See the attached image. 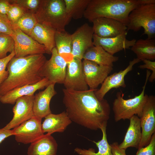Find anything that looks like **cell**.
<instances>
[{
    "instance_id": "obj_15",
    "label": "cell",
    "mask_w": 155,
    "mask_h": 155,
    "mask_svg": "<svg viewBox=\"0 0 155 155\" xmlns=\"http://www.w3.org/2000/svg\"><path fill=\"white\" fill-rule=\"evenodd\" d=\"M141 61L137 58H134L129 62L128 65L124 69L108 76L101 84L100 88L94 91L97 98L99 100H102L104 99L106 94L112 89L120 87L125 88L126 85L124 80L125 76L132 70L135 64Z\"/></svg>"
},
{
    "instance_id": "obj_33",
    "label": "cell",
    "mask_w": 155,
    "mask_h": 155,
    "mask_svg": "<svg viewBox=\"0 0 155 155\" xmlns=\"http://www.w3.org/2000/svg\"><path fill=\"white\" fill-rule=\"evenodd\" d=\"M14 51L5 57L0 59V87L7 78L9 73L6 70L7 66L11 60L15 57Z\"/></svg>"
},
{
    "instance_id": "obj_4",
    "label": "cell",
    "mask_w": 155,
    "mask_h": 155,
    "mask_svg": "<svg viewBox=\"0 0 155 155\" xmlns=\"http://www.w3.org/2000/svg\"><path fill=\"white\" fill-rule=\"evenodd\" d=\"M35 14L38 23L57 31L65 30L71 19L66 11L64 0H41Z\"/></svg>"
},
{
    "instance_id": "obj_28",
    "label": "cell",
    "mask_w": 155,
    "mask_h": 155,
    "mask_svg": "<svg viewBox=\"0 0 155 155\" xmlns=\"http://www.w3.org/2000/svg\"><path fill=\"white\" fill-rule=\"evenodd\" d=\"M90 0H64L66 11L72 19L82 18Z\"/></svg>"
},
{
    "instance_id": "obj_12",
    "label": "cell",
    "mask_w": 155,
    "mask_h": 155,
    "mask_svg": "<svg viewBox=\"0 0 155 155\" xmlns=\"http://www.w3.org/2000/svg\"><path fill=\"white\" fill-rule=\"evenodd\" d=\"M67 64L65 76L63 84L65 88L77 91L88 90L83 74L82 60L73 57Z\"/></svg>"
},
{
    "instance_id": "obj_9",
    "label": "cell",
    "mask_w": 155,
    "mask_h": 155,
    "mask_svg": "<svg viewBox=\"0 0 155 155\" xmlns=\"http://www.w3.org/2000/svg\"><path fill=\"white\" fill-rule=\"evenodd\" d=\"M51 57L47 60L42 71L43 78L51 83L63 84L65 79L67 63L58 53L56 47L52 49Z\"/></svg>"
},
{
    "instance_id": "obj_20",
    "label": "cell",
    "mask_w": 155,
    "mask_h": 155,
    "mask_svg": "<svg viewBox=\"0 0 155 155\" xmlns=\"http://www.w3.org/2000/svg\"><path fill=\"white\" fill-rule=\"evenodd\" d=\"M51 135L44 134L31 143L28 149V155H56L58 144Z\"/></svg>"
},
{
    "instance_id": "obj_19",
    "label": "cell",
    "mask_w": 155,
    "mask_h": 155,
    "mask_svg": "<svg viewBox=\"0 0 155 155\" xmlns=\"http://www.w3.org/2000/svg\"><path fill=\"white\" fill-rule=\"evenodd\" d=\"M51 83L47 78H44L35 84L23 86L8 92L1 96L0 101L3 104H14L19 98L34 95L36 91L44 89Z\"/></svg>"
},
{
    "instance_id": "obj_11",
    "label": "cell",
    "mask_w": 155,
    "mask_h": 155,
    "mask_svg": "<svg viewBox=\"0 0 155 155\" xmlns=\"http://www.w3.org/2000/svg\"><path fill=\"white\" fill-rule=\"evenodd\" d=\"M34 97V95L24 96L18 99L12 109V119L2 129H13L34 116L33 110Z\"/></svg>"
},
{
    "instance_id": "obj_18",
    "label": "cell",
    "mask_w": 155,
    "mask_h": 155,
    "mask_svg": "<svg viewBox=\"0 0 155 155\" xmlns=\"http://www.w3.org/2000/svg\"><path fill=\"white\" fill-rule=\"evenodd\" d=\"M55 84L51 83L45 90L34 95L33 110L35 116L42 119L51 113L50 106V101L57 94L55 88Z\"/></svg>"
},
{
    "instance_id": "obj_24",
    "label": "cell",
    "mask_w": 155,
    "mask_h": 155,
    "mask_svg": "<svg viewBox=\"0 0 155 155\" xmlns=\"http://www.w3.org/2000/svg\"><path fill=\"white\" fill-rule=\"evenodd\" d=\"M119 59L118 57L109 54L99 46H94L88 49L82 57V59L91 61L100 65L112 67L113 63Z\"/></svg>"
},
{
    "instance_id": "obj_3",
    "label": "cell",
    "mask_w": 155,
    "mask_h": 155,
    "mask_svg": "<svg viewBox=\"0 0 155 155\" xmlns=\"http://www.w3.org/2000/svg\"><path fill=\"white\" fill-rule=\"evenodd\" d=\"M155 3V0H90L83 17L90 22L100 17L113 19L127 26L133 9L140 4Z\"/></svg>"
},
{
    "instance_id": "obj_38",
    "label": "cell",
    "mask_w": 155,
    "mask_h": 155,
    "mask_svg": "<svg viewBox=\"0 0 155 155\" xmlns=\"http://www.w3.org/2000/svg\"><path fill=\"white\" fill-rule=\"evenodd\" d=\"M10 4L9 0H0V13L7 15Z\"/></svg>"
},
{
    "instance_id": "obj_6",
    "label": "cell",
    "mask_w": 155,
    "mask_h": 155,
    "mask_svg": "<svg viewBox=\"0 0 155 155\" xmlns=\"http://www.w3.org/2000/svg\"><path fill=\"white\" fill-rule=\"evenodd\" d=\"M129 20L127 32L129 30L137 32L143 28L144 32L142 35H146L147 39L155 37V3L139 5L130 13Z\"/></svg>"
},
{
    "instance_id": "obj_31",
    "label": "cell",
    "mask_w": 155,
    "mask_h": 155,
    "mask_svg": "<svg viewBox=\"0 0 155 155\" xmlns=\"http://www.w3.org/2000/svg\"><path fill=\"white\" fill-rule=\"evenodd\" d=\"M11 3L18 4L26 11L35 13L40 5L41 0H9Z\"/></svg>"
},
{
    "instance_id": "obj_36",
    "label": "cell",
    "mask_w": 155,
    "mask_h": 155,
    "mask_svg": "<svg viewBox=\"0 0 155 155\" xmlns=\"http://www.w3.org/2000/svg\"><path fill=\"white\" fill-rule=\"evenodd\" d=\"M144 64L140 65L138 67L142 69H147L152 71L149 77L148 80L151 82H153L155 79V61L149 60L145 59L143 61Z\"/></svg>"
},
{
    "instance_id": "obj_21",
    "label": "cell",
    "mask_w": 155,
    "mask_h": 155,
    "mask_svg": "<svg viewBox=\"0 0 155 155\" xmlns=\"http://www.w3.org/2000/svg\"><path fill=\"white\" fill-rule=\"evenodd\" d=\"M44 118L41 125L44 133H63L72 122L65 111L57 114L51 113Z\"/></svg>"
},
{
    "instance_id": "obj_2",
    "label": "cell",
    "mask_w": 155,
    "mask_h": 155,
    "mask_svg": "<svg viewBox=\"0 0 155 155\" xmlns=\"http://www.w3.org/2000/svg\"><path fill=\"white\" fill-rule=\"evenodd\" d=\"M47 61L43 54L14 57L8 63L7 78L0 87V96L23 86L35 84L43 78L42 71Z\"/></svg>"
},
{
    "instance_id": "obj_39",
    "label": "cell",
    "mask_w": 155,
    "mask_h": 155,
    "mask_svg": "<svg viewBox=\"0 0 155 155\" xmlns=\"http://www.w3.org/2000/svg\"><path fill=\"white\" fill-rule=\"evenodd\" d=\"M13 135L12 130H5L0 129V144L5 139Z\"/></svg>"
},
{
    "instance_id": "obj_1",
    "label": "cell",
    "mask_w": 155,
    "mask_h": 155,
    "mask_svg": "<svg viewBox=\"0 0 155 155\" xmlns=\"http://www.w3.org/2000/svg\"><path fill=\"white\" fill-rule=\"evenodd\" d=\"M96 90L63 89V103L72 121L94 130L107 125L111 111L107 100H100L97 98L94 92Z\"/></svg>"
},
{
    "instance_id": "obj_13",
    "label": "cell",
    "mask_w": 155,
    "mask_h": 155,
    "mask_svg": "<svg viewBox=\"0 0 155 155\" xmlns=\"http://www.w3.org/2000/svg\"><path fill=\"white\" fill-rule=\"evenodd\" d=\"M83 74L89 89L96 90L113 69V67L100 65L91 61H82Z\"/></svg>"
},
{
    "instance_id": "obj_17",
    "label": "cell",
    "mask_w": 155,
    "mask_h": 155,
    "mask_svg": "<svg viewBox=\"0 0 155 155\" xmlns=\"http://www.w3.org/2000/svg\"><path fill=\"white\" fill-rule=\"evenodd\" d=\"M94 34L102 38L116 36L127 31V26L115 19L100 17L92 22Z\"/></svg>"
},
{
    "instance_id": "obj_34",
    "label": "cell",
    "mask_w": 155,
    "mask_h": 155,
    "mask_svg": "<svg viewBox=\"0 0 155 155\" xmlns=\"http://www.w3.org/2000/svg\"><path fill=\"white\" fill-rule=\"evenodd\" d=\"M13 32L12 23L6 15L0 13V33L11 36Z\"/></svg>"
},
{
    "instance_id": "obj_7",
    "label": "cell",
    "mask_w": 155,
    "mask_h": 155,
    "mask_svg": "<svg viewBox=\"0 0 155 155\" xmlns=\"http://www.w3.org/2000/svg\"><path fill=\"white\" fill-rule=\"evenodd\" d=\"M12 28L13 32L11 36L14 42L15 57L46 53L44 46L24 33L13 24Z\"/></svg>"
},
{
    "instance_id": "obj_14",
    "label": "cell",
    "mask_w": 155,
    "mask_h": 155,
    "mask_svg": "<svg viewBox=\"0 0 155 155\" xmlns=\"http://www.w3.org/2000/svg\"><path fill=\"white\" fill-rule=\"evenodd\" d=\"M92 27L84 23L71 34L72 40V54L74 58L82 60L86 50L93 46Z\"/></svg>"
},
{
    "instance_id": "obj_25",
    "label": "cell",
    "mask_w": 155,
    "mask_h": 155,
    "mask_svg": "<svg viewBox=\"0 0 155 155\" xmlns=\"http://www.w3.org/2000/svg\"><path fill=\"white\" fill-rule=\"evenodd\" d=\"M55 47L59 55L68 63L73 57L72 54V40L71 34L65 30L56 31L55 34Z\"/></svg>"
},
{
    "instance_id": "obj_23",
    "label": "cell",
    "mask_w": 155,
    "mask_h": 155,
    "mask_svg": "<svg viewBox=\"0 0 155 155\" xmlns=\"http://www.w3.org/2000/svg\"><path fill=\"white\" fill-rule=\"evenodd\" d=\"M129 120V125L123 140L119 144L120 148L125 150L130 147L138 149L142 136L140 118L134 115Z\"/></svg>"
},
{
    "instance_id": "obj_8",
    "label": "cell",
    "mask_w": 155,
    "mask_h": 155,
    "mask_svg": "<svg viewBox=\"0 0 155 155\" xmlns=\"http://www.w3.org/2000/svg\"><path fill=\"white\" fill-rule=\"evenodd\" d=\"M140 120L142 136L138 149L148 145L152 135L155 133L154 96L148 95Z\"/></svg>"
},
{
    "instance_id": "obj_32",
    "label": "cell",
    "mask_w": 155,
    "mask_h": 155,
    "mask_svg": "<svg viewBox=\"0 0 155 155\" xmlns=\"http://www.w3.org/2000/svg\"><path fill=\"white\" fill-rule=\"evenodd\" d=\"M26 11L18 4L11 3L7 15L10 21L13 24L16 23Z\"/></svg>"
},
{
    "instance_id": "obj_10",
    "label": "cell",
    "mask_w": 155,
    "mask_h": 155,
    "mask_svg": "<svg viewBox=\"0 0 155 155\" xmlns=\"http://www.w3.org/2000/svg\"><path fill=\"white\" fill-rule=\"evenodd\" d=\"M42 119L34 116L12 129L17 142L31 144L43 135Z\"/></svg>"
},
{
    "instance_id": "obj_16",
    "label": "cell",
    "mask_w": 155,
    "mask_h": 155,
    "mask_svg": "<svg viewBox=\"0 0 155 155\" xmlns=\"http://www.w3.org/2000/svg\"><path fill=\"white\" fill-rule=\"evenodd\" d=\"M127 32L126 31L115 37L102 38L94 34L93 36L94 46H99L109 54H115L123 49H130L133 46L136 40L135 39L129 40L126 38Z\"/></svg>"
},
{
    "instance_id": "obj_5",
    "label": "cell",
    "mask_w": 155,
    "mask_h": 155,
    "mask_svg": "<svg viewBox=\"0 0 155 155\" xmlns=\"http://www.w3.org/2000/svg\"><path fill=\"white\" fill-rule=\"evenodd\" d=\"M151 74L150 71L146 70L145 82L139 95L131 98L125 99L123 98L124 94L120 92L117 93L112 107L115 122L122 119L129 120L134 115H137L140 118L141 117L144 106L148 96L145 92L148 79Z\"/></svg>"
},
{
    "instance_id": "obj_29",
    "label": "cell",
    "mask_w": 155,
    "mask_h": 155,
    "mask_svg": "<svg viewBox=\"0 0 155 155\" xmlns=\"http://www.w3.org/2000/svg\"><path fill=\"white\" fill-rule=\"evenodd\" d=\"M37 23L35 13L26 11L13 24L22 32L29 36L33 28Z\"/></svg>"
},
{
    "instance_id": "obj_27",
    "label": "cell",
    "mask_w": 155,
    "mask_h": 155,
    "mask_svg": "<svg viewBox=\"0 0 155 155\" xmlns=\"http://www.w3.org/2000/svg\"><path fill=\"white\" fill-rule=\"evenodd\" d=\"M107 126L104 125L100 129L102 134V139L97 142L93 141L98 148L97 152H95V149L92 148L85 149L78 148L75 149V152L80 155H112L111 147L107 138Z\"/></svg>"
},
{
    "instance_id": "obj_37",
    "label": "cell",
    "mask_w": 155,
    "mask_h": 155,
    "mask_svg": "<svg viewBox=\"0 0 155 155\" xmlns=\"http://www.w3.org/2000/svg\"><path fill=\"white\" fill-rule=\"evenodd\" d=\"M110 145L112 155H127L125 150L120 148L118 142H114Z\"/></svg>"
},
{
    "instance_id": "obj_40",
    "label": "cell",
    "mask_w": 155,
    "mask_h": 155,
    "mask_svg": "<svg viewBox=\"0 0 155 155\" xmlns=\"http://www.w3.org/2000/svg\"><path fill=\"white\" fill-rule=\"evenodd\" d=\"M1 97V96H0V98Z\"/></svg>"
},
{
    "instance_id": "obj_22",
    "label": "cell",
    "mask_w": 155,
    "mask_h": 155,
    "mask_svg": "<svg viewBox=\"0 0 155 155\" xmlns=\"http://www.w3.org/2000/svg\"><path fill=\"white\" fill-rule=\"evenodd\" d=\"M56 30L45 25L37 23L31 32L29 36L45 47L46 53L51 54L55 47V34Z\"/></svg>"
},
{
    "instance_id": "obj_26",
    "label": "cell",
    "mask_w": 155,
    "mask_h": 155,
    "mask_svg": "<svg viewBox=\"0 0 155 155\" xmlns=\"http://www.w3.org/2000/svg\"><path fill=\"white\" fill-rule=\"evenodd\" d=\"M131 50L141 61L145 59H155V40L140 39L132 46Z\"/></svg>"
},
{
    "instance_id": "obj_35",
    "label": "cell",
    "mask_w": 155,
    "mask_h": 155,
    "mask_svg": "<svg viewBox=\"0 0 155 155\" xmlns=\"http://www.w3.org/2000/svg\"><path fill=\"white\" fill-rule=\"evenodd\" d=\"M136 155H155V133L147 146L138 149Z\"/></svg>"
},
{
    "instance_id": "obj_30",
    "label": "cell",
    "mask_w": 155,
    "mask_h": 155,
    "mask_svg": "<svg viewBox=\"0 0 155 155\" xmlns=\"http://www.w3.org/2000/svg\"><path fill=\"white\" fill-rule=\"evenodd\" d=\"M14 42L12 37L9 35L0 33V59L6 57L14 49Z\"/></svg>"
}]
</instances>
